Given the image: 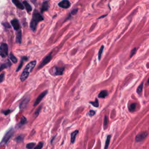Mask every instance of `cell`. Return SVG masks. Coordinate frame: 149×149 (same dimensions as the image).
I'll list each match as a JSON object with an SVG mask.
<instances>
[{"label":"cell","mask_w":149,"mask_h":149,"mask_svg":"<svg viewBox=\"0 0 149 149\" xmlns=\"http://www.w3.org/2000/svg\"><path fill=\"white\" fill-rule=\"evenodd\" d=\"M37 61L36 60H34L29 62V64H28L27 65L24 69L23 71L22 75L21 76V82H24L25 80H26L29 77V74L30 72H32V70L33 69V68L35 67V66L36 65Z\"/></svg>","instance_id":"1"},{"label":"cell","mask_w":149,"mask_h":149,"mask_svg":"<svg viewBox=\"0 0 149 149\" xmlns=\"http://www.w3.org/2000/svg\"><path fill=\"white\" fill-rule=\"evenodd\" d=\"M43 20L44 19L43 18V16L37 11H36L34 12L33 14L32 20L30 23V28L33 32L36 31L37 25L38 23L40 22V21H43Z\"/></svg>","instance_id":"2"},{"label":"cell","mask_w":149,"mask_h":149,"mask_svg":"<svg viewBox=\"0 0 149 149\" xmlns=\"http://www.w3.org/2000/svg\"><path fill=\"white\" fill-rule=\"evenodd\" d=\"M14 134V128H11L8 131L5 133V136H4L3 139H2V141H1V143H0V146L4 145V144H7L8 143L9 140L11 139V137Z\"/></svg>","instance_id":"3"},{"label":"cell","mask_w":149,"mask_h":149,"mask_svg":"<svg viewBox=\"0 0 149 149\" xmlns=\"http://www.w3.org/2000/svg\"><path fill=\"white\" fill-rule=\"evenodd\" d=\"M8 46L6 43H2L0 46V55L2 58H5L8 55Z\"/></svg>","instance_id":"4"},{"label":"cell","mask_w":149,"mask_h":149,"mask_svg":"<svg viewBox=\"0 0 149 149\" xmlns=\"http://www.w3.org/2000/svg\"><path fill=\"white\" fill-rule=\"evenodd\" d=\"M51 59H52L51 53H50V54H49L46 57L43 59V61L42 62V63H41V64L40 65V66L38 67V69H40V68L43 67L44 66H45L46 64H47L50 61Z\"/></svg>","instance_id":"5"},{"label":"cell","mask_w":149,"mask_h":149,"mask_svg":"<svg viewBox=\"0 0 149 149\" xmlns=\"http://www.w3.org/2000/svg\"><path fill=\"white\" fill-rule=\"evenodd\" d=\"M47 93H48V91L45 90V91H44V92H43L42 93H41V94H40V96L37 98L36 100L35 101V103H34V104H33L34 107L36 106L37 105H38L40 103L41 101H42L43 99V98L45 97V95L47 94Z\"/></svg>","instance_id":"6"},{"label":"cell","mask_w":149,"mask_h":149,"mask_svg":"<svg viewBox=\"0 0 149 149\" xmlns=\"http://www.w3.org/2000/svg\"><path fill=\"white\" fill-rule=\"evenodd\" d=\"M148 135V133L147 132H142L141 133L137 135L135 137V141L137 142H139L143 141L144 139L147 137Z\"/></svg>","instance_id":"7"},{"label":"cell","mask_w":149,"mask_h":149,"mask_svg":"<svg viewBox=\"0 0 149 149\" xmlns=\"http://www.w3.org/2000/svg\"><path fill=\"white\" fill-rule=\"evenodd\" d=\"M64 67H58V66H55L54 69L53 74L54 75H62L64 72Z\"/></svg>","instance_id":"8"},{"label":"cell","mask_w":149,"mask_h":149,"mask_svg":"<svg viewBox=\"0 0 149 149\" xmlns=\"http://www.w3.org/2000/svg\"><path fill=\"white\" fill-rule=\"evenodd\" d=\"M30 100V98L29 97H26L22 101L19 105V108L21 110H23L24 108L26 107L27 105L28 104Z\"/></svg>","instance_id":"9"},{"label":"cell","mask_w":149,"mask_h":149,"mask_svg":"<svg viewBox=\"0 0 149 149\" xmlns=\"http://www.w3.org/2000/svg\"><path fill=\"white\" fill-rule=\"evenodd\" d=\"M58 5L61 8L66 9V8H68L71 6V4L68 0H63V1H61L59 2Z\"/></svg>","instance_id":"10"},{"label":"cell","mask_w":149,"mask_h":149,"mask_svg":"<svg viewBox=\"0 0 149 149\" xmlns=\"http://www.w3.org/2000/svg\"><path fill=\"white\" fill-rule=\"evenodd\" d=\"M11 24L15 30H18L20 29V25L19 22L17 19H14L11 21Z\"/></svg>","instance_id":"11"},{"label":"cell","mask_w":149,"mask_h":149,"mask_svg":"<svg viewBox=\"0 0 149 149\" xmlns=\"http://www.w3.org/2000/svg\"><path fill=\"white\" fill-rule=\"evenodd\" d=\"M16 42L19 44H21L22 42V32H21V30H19L17 32L16 35Z\"/></svg>","instance_id":"12"},{"label":"cell","mask_w":149,"mask_h":149,"mask_svg":"<svg viewBox=\"0 0 149 149\" xmlns=\"http://www.w3.org/2000/svg\"><path fill=\"white\" fill-rule=\"evenodd\" d=\"M12 2H13V3L15 4V5H16V7H18V8H19L20 9H24V6L21 3V2H20L19 0H12Z\"/></svg>","instance_id":"13"},{"label":"cell","mask_w":149,"mask_h":149,"mask_svg":"<svg viewBox=\"0 0 149 149\" xmlns=\"http://www.w3.org/2000/svg\"><path fill=\"white\" fill-rule=\"evenodd\" d=\"M78 133H79V131H78V130H76L71 133V140L72 143H74L75 139H76V137L78 134Z\"/></svg>","instance_id":"14"},{"label":"cell","mask_w":149,"mask_h":149,"mask_svg":"<svg viewBox=\"0 0 149 149\" xmlns=\"http://www.w3.org/2000/svg\"><path fill=\"white\" fill-rule=\"evenodd\" d=\"M28 57H23L22 58V59H21V63H20V64L19 65V66H18V68H17L16 72L19 71L20 69H21V68L22 67L24 61H26V60H28Z\"/></svg>","instance_id":"15"},{"label":"cell","mask_w":149,"mask_h":149,"mask_svg":"<svg viewBox=\"0 0 149 149\" xmlns=\"http://www.w3.org/2000/svg\"><path fill=\"white\" fill-rule=\"evenodd\" d=\"M26 122H27V119L25 117H22L20 122L18 124V127L21 128V127H22L23 125H24Z\"/></svg>","instance_id":"16"},{"label":"cell","mask_w":149,"mask_h":149,"mask_svg":"<svg viewBox=\"0 0 149 149\" xmlns=\"http://www.w3.org/2000/svg\"><path fill=\"white\" fill-rule=\"evenodd\" d=\"M48 9H49V4H48L47 1H45V2H44L43 4L41 11H42V12H43L45 11H47Z\"/></svg>","instance_id":"17"},{"label":"cell","mask_w":149,"mask_h":149,"mask_svg":"<svg viewBox=\"0 0 149 149\" xmlns=\"http://www.w3.org/2000/svg\"><path fill=\"white\" fill-rule=\"evenodd\" d=\"M108 95V92L106 90H103L99 93V98H105Z\"/></svg>","instance_id":"18"},{"label":"cell","mask_w":149,"mask_h":149,"mask_svg":"<svg viewBox=\"0 0 149 149\" xmlns=\"http://www.w3.org/2000/svg\"><path fill=\"white\" fill-rule=\"evenodd\" d=\"M11 64L10 63L9 61L8 62V63L2 64L1 65V66H0V72L2 71L4 69H5V68H7L9 67V66H11Z\"/></svg>","instance_id":"19"},{"label":"cell","mask_w":149,"mask_h":149,"mask_svg":"<svg viewBox=\"0 0 149 149\" xmlns=\"http://www.w3.org/2000/svg\"><path fill=\"white\" fill-rule=\"evenodd\" d=\"M23 4L25 5V7H26V9L28 12H30V11H32V7H31L30 5L28 4V2H26V1H24Z\"/></svg>","instance_id":"20"},{"label":"cell","mask_w":149,"mask_h":149,"mask_svg":"<svg viewBox=\"0 0 149 149\" xmlns=\"http://www.w3.org/2000/svg\"><path fill=\"white\" fill-rule=\"evenodd\" d=\"M9 58H10V59L11 60V61H12L13 63L14 64H16L17 61H18V59H17V58L16 57H15V56H14L13 54L11 52V54H10V56H9Z\"/></svg>","instance_id":"21"},{"label":"cell","mask_w":149,"mask_h":149,"mask_svg":"<svg viewBox=\"0 0 149 149\" xmlns=\"http://www.w3.org/2000/svg\"><path fill=\"white\" fill-rule=\"evenodd\" d=\"M24 139V136L23 135H19L18 136H17L15 139V140L18 143H21L23 141Z\"/></svg>","instance_id":"22"},{"label":"cell","mask_w":149,"mask_h":149,"mask_svg":"<svg viewBox=\"0 0 149 149\" xmlns=\"http://www.w3.org/2000/svg\"><path fill=\"white\" fill-rule=\"evenodd\" d=\"M35 146H36V143H28L26 145V148L29 149H32L35 148Z\"/></svg>","instance_id":"23"},{"label":"cell","mask_w":149,"mask_h":149,"mask_svg":"<svg viewBox=\"0 0 149 149\" xmlns=\"http://www.w3.org/2000/svg\"><path fill=\"white\" fill-rule=\"evenodd\" d=\"M90 104H92L95 107H99V101H98V100H97V99H96V100H95L94 101H93H93H91V102H90Z\"/></svg>","instance_id":"24"},{"label":"cell","mask_w":149,"mask_h":149,"mask_svg":"<svg viewBox=\"0 0 149 149\" xmlns=\"http://www.w3.org/2000/svg\"><path fill=\"white\" fill-rule=\"evenodd\" d=\"M110 138H111V135L108 136V137L107 138V140H106V146H105V149H106L108 147L109 144H110Z\"/></svg>","instance_id":"25"},{"label":"cell","mask_w":149,"mask_h":149,"mask_svg":"<svg viewBox=\"0 0 149 149\" xmlns=\"http://www.w3.org/2000/svg\"><path fill=\"white\" fill-rule=\"evenodd\" d=\"M136 107V104L135 103H133V104H130L129 108V110L130 111H133L135 110Z\"/></svg>","instance_id":"26"},{"label":"cell","mask_w":149,"mask_h":149,"mask_svg":"<svg viewBox=\"0 0 149 149\" xmlns=\"http://www.w3.org/2000/svg\"><path fill=\"white\" fill-rule=\"evenodd\" d=\"M143 86V83H142L141 85H140L138 87H137V93H138V94H140V93H141V92H142Z\"/></svg>","instance_id":"27"},{"label":"cell","mask_w":149,"mask_h":149,"mask_svg":"<svg viewBox=\"0 0 149 149\" xmlns=\"http://www.w3.org/2000/svg\"><path fill=\"white\" fill-rule=\"evenodd\" d=\"M103 50H104V46L103 45H102L101 47V49H100V50H99V60H100L101 59V55H102V53H103Z\"/></svg>","instance_id":"28"},{"label":"cell","mask_w":149,"mask_h":149,"mask_svg":"<svg viewBox=\"0 0 149 149\" xmlns=\"http://www.w3.org/2000/svg\"><path fill=\"white\" fill-rule=\"evenodd\" d=\"M43 143L40 142L36 146H35V149H41L43 148Z\"/></svg>","instance_id":"29"},{"label":"cell","mask_w":149,"mask_h":149,"mask_svg":"<svg viewBox=\"0 0 149 149\" xmlns=\"http://www.w3.org/2000/svg\"><path fill=\"white\" fill-rule=\"evenodd\" d=\"M42 106H41L40 107H39V108H38L37 109L36 111H35V116H36V117H37V116L39 114L40 111V110H42Z\"/></svg>","instance_id":"30"},{"label":"cell","mask_w":149,"mask_h":149,"mask_svg":"<svg viewBox=\"0 0 149 149\" xmlns=\"http://www.w3.org/2000/svg\"><path fill=\"white\" fill-rule=\"evenodd\" d=\"M4 77H5V73H3L0 75V83H1V82L4 81Z\"/></svg>","instance_id":"31"},{"label":"cell","mask_w":149,"mask_h":149,"mask_svg":"<svg viewBox=\"0 0 149 149\" xmlns=\"http://www.w3.org/2000/svg\"><path fill=\"white\" fill-rule=\"evenodd\" d=\"M2 113H3L4 115H8V114H9L11 113V110H5V111H2Z\"/></svg>","instance_id":"32"},{"label":"cell","mask_w":149,"mask_h":149,"mask_svg":"<svg viewBox=\"0 0 149 149\" xmlns=\"http://www.w3.org/2000/svg\"><path fill=\"white\" fill-rule=\"evenodd\" d=\"M95 113H96V112H95L94 111L90 110V111H89V115L90 116H91V117H92V116L94 115L95 114Z\"/></svg>","instance_id":"33"},{"label":"cell","mask_w":149,"mask_h":149,"mask_svg":"<svg viewBox=\"0 0 149 149\" xmlns=\"http://www.w3.org/2000/svg\"><path fill=\"white\" fill-rule=\"evenodd\" d=\"M136 49H133L132 50L131 54H130V57H132L133 55L136 53Z\"/></svg>","instance_id":"34"},{"label":"cell","mask_w":149,"mask_h":149,"mask_svg":"<svg viewBox=\"0 0 149 149\" xmlns=\"http://www.w3.org/2000/svg\"><path fill=\"white\" fill-rule=\"evenodd\" d=\"M2 25H3L5 28H10V27H11L9 25V23H2Z\"/></svg>","instance_id":"35"},{"label":"cell","mask_w":149,"mask_h":149,"mask_svg":"<svg viewBox=\"0 0 149 149\" xmlns=\"http://www.w3.org/2000/svg\"><path fill=\"white\" fill-rule=\"evenodd\" d=\"M107 116H106V117H105V118H104V127H106V126H107Z\"/></svg>","instance_id":"36"},{"label":"cell","mask_w":149,"mask_h":149,"mask_svg":"<svg viewBox=\"0 0 149 149\" xmlns=\"http://www.w3.org/2000/svg\"><path fill=\"white\" fill-rule=\"evenodd\" d=\"M147 84H149V79L148 81H147Z\"/></svg>","instance_id":"37"}]
</instances>
